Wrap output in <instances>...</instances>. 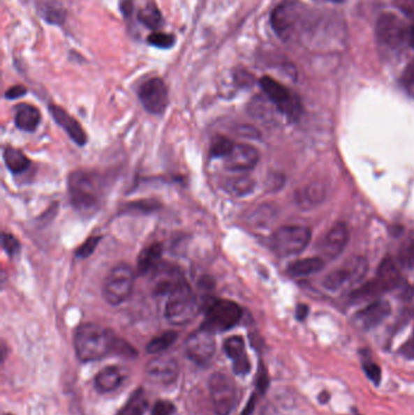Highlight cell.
Returning <instances> with one entry per match:
<instances>
[{"label": "cell", "instance_id": "obj_1", "mask_svg": "<svg viewBox=\"0 0 414 415\" xmlns=\"http://www.w3.org/2000/svg\"><path fill=\"white\" fill-rule=\"evenodd\" d=\"M75 349L82 362H94L110 354H124L126 344L117 339L108 328L95 323H84L75 331Z\"/></svg>", "mask_w": 414, "mask_h": 415}, {"label": "cell", "instance_id": "obj_2", "mask_svg": "<svg viewBox=\"0 0 414 415\" xmlns=\"http://www.w3.org/2000/svg\"><path fill=\"white\" fill-rule=\"evenodd\" d=\"M68 193L75 209L90 216L98 211L103 201V179L93 170H75L68 178Z\"/></svg>", "mask_w": 414, "mask_h": 415}, {"label": "cell", "instance_id": "obj_3", "mask_svg": "<svg viewBox=\"0 0 414 415\" xmlns=\"http://www.w3.org/2000/svg\"><path fill=\"white\" fill-rule=\"evenodd\" d=\"M307 8L297 0H284L271 14V26L279 39L288 42L298 33L304 32L307 19Z\"/></svg>", "mask_w": 414, "mask_h": 415}, {"label": "cell", "instance_id": "obj_4", "mask_svg": "<svg viewBox=\"0 0 414 415\" xmlns=\"http://www.w3.org/2000/svg\"><path fill=\"white\" fill-rule=\"evenodd\" d=\"M200 308L195 292L185 280L168 295L164 315L174 326H185L197 317Z\"/></svg>", "mask_w": 414, "mask_h": 415}, {"label": "cell", "instance_id": "obj_5", "mask_svg": "<svg viewBox=\"0 0 414 415\" xmlns=\"http://www.w3.org/2000/svg\"><path fill=\"white\" fill-rule=\"evenodd\" d=\"M205 321L202 328L213 334L232 329L242 318L241 306L228 299H212L205 305Z\"/></svg>", "mask_w": 414, "mask_h": 415}, {"label": "cell", "instance_id": "obj_6", "mask_svg": "<svg viewBox=\"0 0 414 415\" xmlns=\"http://www.w3.org/2000/svg\"><path fill=\"white\" fill-rule=\"evenodd\" d=\"M135 271L128 264L113 267L103 282V298L112 306H118L131 298L135 285Z\"/></svg>", "mask_w": 414, "mask_h": 415}, {"label": "cell", "instance_id": "obj_7", "mask_svg": "<svg viewBox=\"0 0 414 415\" xmlns=\"http://www.w3.org/2000/svg\"><path fill=\"white\" fill-rule=\"evenodd\" d=\"M311 231L305 226H283L271 237V248L281 257H295L306 249Z\"/></svg>", "mask_w": 414, "mask_h": 415}, {"label": "cell", "instance_id": "obj_8", "mask_svg": "<svg viewBox=\"0 0 414 415\" xmlns=\"http://www.w3.org/2000/svg\"><path fill=\"white\" fill-rule=\"evenodd\" d=\"M368 272L366 257H351L337 270L327 276L323 285L331 292L348 289L362 282Z\"/></svg>", "mask_w": 414, "mask_h": 415}, {"label": "cell", "instance_id": "obj_9", "mask_svg": "<svg viewBox=\"0 0 414 415\" xmlns=\"http://www.w3.org/2000/svg\"><path fill=\"white\" fill-rule=\"evenodd\" d=\"M210 401L218 415H230L237 405L236 383L228 374L214 373L209 379Z\"/></svg>", "mask_w": 414, "mask_h": 415}, {"label": "cell", "instance_id": "obj_10", "mask_svg": "<svg viewBox=\"0 0 414 415\" xmlns=\"http://www.w3.org/2000/svg\"><path fill=\"white\" fill-rule=\"evenodd\" d=\"M410 27L404 20L392 13L379 16L376 24V38L382 47L387 49H400L406 43L408 44Z\"/></svg>", "mask_w": 414, "mask_h": 415}, {"label": "cell", "instance_id": "obj_11", "mask_svg": "<svg viewBox=\"0 0 414 415\" xmlns=\"http://www.w3.org/2000/svg\"><path fill=\"white\" fill-rule=\"evenodd\" d=\"M259 84L269 101L279 108V112L284 113L287 117L297 119L302 112V105L299 98L290 93L284 85L271 77H263Z\"/></svg>", "mask_w": 414, "mask_h": 415}, {"label": "cell", "instance_id": "obj_12", "mask_svg": "<svg viewBox=\"0 0 414 415\" xmlns=\"http://www.w3.org/2000/svg\"><path fill=\"white\" fill-rule=\"evenodd\" d=\"M139 100L145 110L152 114L161 116L169 105L167 85L161 78H152L145 82L138 91Z\"/></svg>", "mask_w": 414, "mask_h": 415}, {"label": "cell", "instance_id": "obj_13", "mask_svg": "<svg viewBox=\"0 0 414 415\" xmlns=\"http://www.w3.org/2000/svg\"><path fill=\"white\" fill-rule=\"evenodd\" d=\"M215 334L200 326L187 338L185 354L197 364L209 362L215 354Z\"/></svg>", "mask_w": 414, "mask_h": 415}, {"label": "cell", "instance_id": "obj_14", "mask_svg": "<svg viewBox=\"0 0 414 415\" xmlns=\"http://www.w3.org/2000/svg\"><path fill=\"white\" fill-rule=\"evenodd\" d=\"M145 373L151 383L168 386L175 383L179 375V364L170 357H157L146 364Z\"/></svg>", "mask_w": 414, "mask_h": 415}, {"label": "cell", "instance_id": "obj_15", "mask_svg": "<svg viewBox=\"0 0 414 415\" xmlns=\"http://www.w3.org/2000/svg\"><path fill=\"white\" fill-rule=\"evenodd\" d=\"M259 162V152L248 144H235L231 152L223 158L225 167L231 172H248Z\"/></svg>", "mask_w": 414, "mask_h": 415}, {"label": "cell", "instance_id": "obj_16", "mask_svg": "<svg viewBox=\"0 0 414 415\" xmlns=\"http://www.w3.org/2000/svg\"><path fill=\"white\" fill-rule=\"evenodd\" d=\"M185 280L180 269L174 265H162L156 267V273L152 278V289L158 296L169 295L177 285Z\"/></svg>", "mask_w": 414, "mask_h": 415}, {"label": "cell", "instance_id": "obj_17", "mask_svg": "<svg viewBox=\"0 0 414 415\" xmlns=\"http://www.w3.org/2000/svg\"><path fill=\"white\" fill-rule=\"evenodd\" d=\"M223 351L228 359L232 361V369L236 375L244 377L251 372V361L246 352V345L242 336L233 335L223 342Z\"/></svg>", "mask_w": 414, "mask_h": 415}, {"label": "cell", "instance_id": "obj_18", "mask_svg": "<svg viewBox=\"0 0 414 415\" xmlns=\"http://www.w3.org/2000/svg\"><path fill=\"white\" fill-rule=\"evenodd\" d=\"M349 229L343 222H338L332 227L321 243L322 257L326 259H334L343 252L349 242Z\"/></svg>", "mask_w": 414, "mask_h": 415}, {"label": "cell", "instance_id": "obj_19", "mask_svg": "<svg viewBox=\"0 0 414 415\" xmlns=\"http://www.w3.org/2000/svg\"><path fill=\"white\" fill-rule=\"evenodd\" d=\"M390 312V303L384 300H377L360 310L359 312L355 315V321L359 326H362L363 329H373L384 322Z\"/></svg>", "mask_w": 414, "mask_h": 415}, {"label": "cell", "instance_id": "obj_20", "mask_svg": "<svg viewBox=\"0 0 414 415\" xmlns=\"http://www.w3.org/2000/svg\"><path fill=\"white\" fill-rule=\"evenodd\" d=\"M49 111L52 113V118L56 123L68 134L71 139L75 141L77 145L84 146L88 141L87 133L84 131L83 126H80V121L72 117L70 113L66 112L64 108L57 105H50Z\"/></svg>", "mask_w": 414, "mask_h": 415}, {"label": "cell", "instance_id": "obj_21", "mask_svg": "<svg viewBox=\"0 0 414 415\" xmlns=\"http://www.w3.org/2000/svg\"><path fill=\"white\" fill-rule=\"evenodd\" d=\"M326 186L321 182H312L297 193V202L304 209H310L321 204L326 199Z\"/></svg>", "mask_w": 414, "mask_h": 415}, {"label": "cell", "instance_id": "obj_22", "mask_svg": "<svg viewBox=\"0 0 414 415\" xmlns=\"http://www.w3.org/2000/svg\"><path fill=\"white\" fill-rule=\"evenodd\" d=\"M124 375L121 373V369L114 365L106 367L98 372L95 377V387L101 393H108L114 391L123 383Z\"/></svg>", "mask_w": 414, "mask_h": 415}, {"label": "cell", "instance_id": "obj_23", "mask_svg": "<svg viewBox=\"0 0 414 415\" xmlns=\"http://www.w3.org/2000/svg\"><path fill=\"white\" fill-rule=\"evenodd\" d=\"M40 123V112L28 103H20L15 111V124L24 131H34Z\"/></svg>", "mask_w": 414, "mask_h": 415}, {"label": "cell", "instance_id": "obj_24", "mask_svg": "<svg viewBox=\"0 0 414 415\" xmlns=\"http://www.w3.org/2000/svg\"><path fill=\"white\" fill-rule=\"evenodd\" d=\"M323 267H325L323 257H306V259H299V260L289 264L287 272L290 277L302 278V277H307V276L320 272Z\"/></svg>", "mask_w": 414, "mask_h": 415}, {"label": "cell", "instance_id": "obj_25", "mask_svg": "<svg viewBox=\"0 0 414 415\" xmlns=\"http://www.w3.org/2000/svg\"><path fill=\"white\" fill-rule=\"evenodd\" d=\"M163 254V246L162 243H154L149 247L145 248L142 252H140L138 259V272L139 275H146L149 271L154 270L159 265V260Z\"/></svg>", "mask_w": 414, "mask_h": 415}, {"label": "cell", "instance_id": "obj_26", "mask_svg": "<svg viewBox=\"0 0 414 415\" xmlns=\"http://www.w3.org/2000/svg\"><path fill=\"white\" fill-rule=\"evenodd\" d=\"M38 13L45 22L54 26H61L65 22L67 11L57 1H40L38 4Z\"/></svg>", "mask_w": 414, "mask_h": 415}, {"label": "cell", "instance_id": "obj_27", "mask_svg": "<svg viewBox=\"0 0 414 415\" xmlns=\"http://www.w3.org/2000/svg\"><path fill=\"white\" fill-rule=\"evenodd\" d=\"M3 157H4L6 168L15 175L24 173L31 164V160L27 156L21 149H14V147H6Z\"/></svg>", "mask_w": 414, "mask_h": 415}, {"label": "cell", "instance_id": "obj_28", "mask_svg": "<svg viewBox=\"0 0 414 415\" xmlns=\"http://www.w3.org/2000/svg\"><path fill=\"white\" fill-rule=\"evenodd\" d=\"M149 408V402L142 388H138L131 393L126 405L116 415H145Z\"/></svg>", "mask_w": 414, "mask_h": 415}, {"label": "cell", "instance_id": "obj_29", "mask_svg": "<svg viewBox=\"0 0 414 415\" xmlns=\"http://www.w3.org/2000/svg\"><path fill=\"white\" fill-rule=\"evenodd\" d=\"M138 20L140 24H144L145 27L154 31L163 26V17L159 11L158 6L154 4V1H151L140 10L138 13Z\"/></svg>", "mask_w": 414, "mask_h": 415}, {"label": "cell", "instance_id": "obj_30", "mask_svg": "<svg viewBox=\"0 0 414 415\" xmlns=\"http://www.w3.org/2000/svg\"><path fill=\"white\" fill-rule=\"evenodd\" d=\"M177 331H165L162 335L156 336L154 339L149 341L146 346V351L149 352V355H157V354H161L169 349L177 341Z\"/></svg>", "mask_w": 414, "mask_h": 415}, {"label": "cell", "instance_id": "obj_31", "mask_svg": "<svg viewBox=\"0 0 414 415\" xmlns=\"http://www.w3.org/2000/svg\"><path fill=\"white\" fill-rule=\"evenodd\" d=\"M225 187H226V191L230 192L233 196H247L254 191L256 182L253 181L249 176H239V178L228 180Z\"/></svg>", "mask_w": 414, "mask_h": 415}, {"label": "cell", "instance_id": "obj_32", "mask_svg": "<svg viewBox=\"0 0 414 415\" xmlns=\"http://www.w3.org/2000/svg\"><path fill=\"white\" fill-rule=\"evenodd\" d=\"M235 142L225 137V136H216L212 146H210V154L214 158H225L232 149Z\"/></svg>", "mask_w": 414, "mask_h": 415}, {"label": "cell", "instance_id": "obj_33", "mask_svg": "<svg viewBox=\"0 0 414 415\" xmlns=\"http://www.w3.org/2000/svg\"><path fill=\"white\" fill-rule=\"evenodd\" d=\"M147 42H149V45L158 47V49H170V47H174L177 39H175V37L172 34H168V33L163 32H154L149 36Z\"/></svg>", "mask_w": 414, "mask_h": 415}, {"label": "cell", "instance_id": "obj_34", "mask_svg": "<svg viewBox=\"0 0 414 415\" xmlns=\"http://www.w3.org/2000/svg\"><path fill=\"white\" fill-rule=\"evenodd\" d=\"M158 209H161V204L156 199L131 202L126 206V211H136V213H144V214H149V213Z\"/></svg>", "mask_w": 414, "mask_h": 415}, {"label": "cell", "instance_id": "obj_35", "mask_svg": "<svg viewBox=\"0 0 414 415\" xmlns=\"http://www.w3.org/2000/svg\"><path fill=\"white\" fill-rule=\"evenodd\" d=\"M363 372L367 375V378L372 382L374 385H379L382 383V369L374 363L372 361H366L362 364Z\"/></svg>", "mask_w": 414, "mask_h": 415}, {"label": "cell", "instance_id": "obj_36", "mask_svg": "<svg viewBox=\"0 0 414 415\" xmlns=\"http://www.w3.org/2000/svg\"><path fill=\"white\" fill-rule=\"evenodd\" d=\"M1 246H3L4 252L10 257H16L20 252V249H21L17 238L9 234H3V236H1Z\"/></svg>", "mask_w": 414, "mask_h": 415}, {"label": "cell", "instance_id": "obj_37", "mask_svg": "<svg viewBox=\"0 0 414 415\" xmlns=\"http://www.w3.org/2000/svg\"><path fill=\"white\" fill-rule=\"evenodd\" d=\"M101 241L100 236H93V237L88 238L85 242L80 246V249L75 252V257L80 259H85L89 257L98 247V243Z\"/></svg>", "mask_w": 414, "mask_h": 415}, {"label": "cell", "instance_id": "obj_38", "mask_svg": "<svg viewBox=\"0 0 414 415\" xmlns=\"http://www.w3.org/2000/svg\"><path fill=\"white\" fill-rule=\"evenodd\" d=\"M399 259L404 266H414V241L406 243L405 246L401 248Z\"/></svg>", "mask_w": 414, "mask_h": 415}, {"label": "cell", "instance_id": "obj_39", "mask_svg": "<svg viewBox=\"0 0 414 415\" xmlns=\"http://www.w3.org/2000/svg\"><path fill=\"white\" fill-rule=\"evenodd\" d=\"M402 85L408 95L414 98V62L406 67L402 75Z\"/></svg>", "mask_w": 414, "mask_h": 415}, {"label": "cell", "instance_id": "obj_40", "mask_svg": "<svg viewBox=\"0 0 414 415\" xmlns=\"http://www.w3.org/2000/svg\"><path fill=\"white\" fill-rule=\"evenodd\" d=\"M177 412V407L174 406V403L170 401H158L156 402L151 415H174Z\"/></svg>", "mask_w": 414, "mask_h": 415}, {"label": "cell", "instance_id": "obj_41", "mask_svg": "<svg viewBox=\"0 0 414 415\" xmlns=\"http://www.w3.org/2000/svg\"><path fill=\"white\" fill-rule=\"evenodd\" d=\"M267 387H269V375H267L264 364L260 363L259 373L256 375V390L260 395H264L266 390H267Z\"/></svg>", "mask_w": 414, "mask_h": 415}, {"label": "cell", "instance_id": "obj_42", "mask_svg": "<svg viewBox=\"0 0 414 415\" xmlns=\"http://www.w3.org/2000/svg\"><path fill=\"white\" fill-rule=\"evenodd\" d=\"M394 3L407 19L414 21V0H394Z\"/></svg>", "mask_w": 414, "mask_h": 415}, {"label": "cell", "instance_id": "obj_43", "mask_svg": "<svg viewBox=\"0 0 414 415\" xmlns=\"http://www.w3.org/2000/svg\"><path fill=\"white\" fill-rule=\"evenodd\" d=\"M26 93H27V89L24 88V85H14L5 93V98L6 100H16V98H22Z\"/></svg>", "mask_w": 414, "mask_h": 415}, {"label": "cell", "instance_id": "obj_44", "mask_svg": "<svg viewBox=\"0 0 414 415\" xmlns=\"http://www.w3.org/2000/svg\"><path fill=\"white\" fill-rule=\"evenodd\" d=\"M119 8H121V14L126 19L131 17L133 10H134V0H121Z\"/></svg>", "mask_w": 414, "mask_h": 415}, {"label": "cell", "instance_id": "obj_45", "mask_svg": "<svg viewBox=\"0 0 414 415\" xmlns=\"http://www.w3.org/2000/svg\"><path fill=\"white\" fill-rule=\"evenodd\" d=\"M307 312H309L307 306H305V305H299L298 308H297V318H298L299 321H303V319L306 318Z\"/></svg>", "mask_w": 414, "mask_h": 415}, {"label": "cell", "instance_id": "obj_46", "mask_svg": "<svg viewBox=\"0 0 414 415\" xmlns=\"http://www.w3.org/2000/svg\"><path fill=\"white\" fill-rule=\"evenodd\" d=\"M408 45L414 47V26L410 27V34H408Z\"/></svg>", "mask_w": 414, "mask_h": 415}, {"label": "cell", "instance_id": "obj_47", "mask_svg": "<svg viewBox=\"0 0 414 415\" xmlns=\"http://www.w3.org/2000/svg\"><path fill=\"white\" fill-rule=\"evenodd\" d=\"M318 398H320V402H321V403H326V402H328V400H330V393L323 391L321 395L318 396Z\"/></svg>", "mask_w": 414, "mask_h": 415}, {"label": "cell", "instance_id": "obj_48", "mask_svg": "<svg viewBox=\"0 0 414 415\" xmlns=\"http://www.w3.org/2000/svg\"><path fill=\"white\" fill-rule=\"evenodd\" d=\"M317 3H327V4H340L344 0H315Z\"/></svg>", "mask_w": 414, "mask_h": 415}, {"label": "cell", "instance_id": "obj_49", "mask_svg": "<svg viewBox=\"0 0 414 415\" xmlns=\"http://www.w3.org/2000/svg\"><path fill=\"white\" fill-rule=\"evenodd\" d=\"M355 415H361V414H359V413H357V412H355Z\"/></svg>", "mask_w": 414, "mask_h": 415}, {"label": "cell", "instance_id": "obj_50", "mask_svg": "<svg viewBox=\"0 0 414 415\" xmlns=\"http://www.w3.org/2000/svg\"><path fill=\"white\" fill-rule=\"evenodd\" d=\"M6 415H13V414H6Z\"/></svg>", "mask_w": 414, "mask_h": 415}]
</instances>
